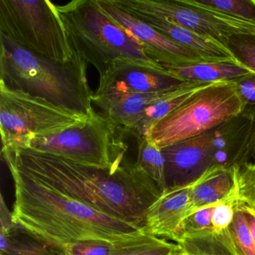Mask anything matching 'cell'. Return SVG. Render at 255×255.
I'll return each instance as SVG.
<instances>
[{
    "label": "cell",
    "mask_w": 255,
    "mask_h": 255,
    "mask_svg": "<svg viewBox=\"0 0 255 255\" xmlns=\"http://www.w3.org/2000/svg\"><path fill=\"white\" fill-rule=\"evenodd\" d=\"M192 183L163 189L146 211L144 225L146 234L175 241L183 220L192 213L190 207Z\"/></svg>",
    "instance_id": "4fadbf2b"
},
{
    "label": "cell",
    "mask_w": 255,
    "mask_h": 255,
    "mask_svg": "<svg viewBox=\"0 0 255 255\" xmlns=\"http://www.w3.org/2000/svg\"><path fill=\"white\" fill-rule=\"evenodd\" d=\"M0 255H65L62 249L50 246L14 223L0 231Z\"/></svg>",
    "instance_id": "ffe728a7"
},
{
    "label": "cell",
    "mask_w": 255,
    "mask_h": 255,
    "mask_svg": "<svg viewBox=\"0 0 255 255\" xmlns=\"http://www.w3.org/2000/svg\"><path fill=\"white\" fill-rule=\"evenodd\" d=\"M243 213H244L245 218H246L248 226H249V230H250L251 234H252L255 245V216L249 213V212L243 211Z\"/></svg>",
    "instance_id": "836d02e7"
},
{
    "label": "cell",
    "mask_w": 255,
    "mask_h": 255,
    "mask_svg": "<svg viewBox=\"0 0 255 255\" xmlns=\"http://www.w3.org/2000/svg\"><path fill=\"white\" fill-rule=\"evenodd\" d=\"M235 182V206L255 216V163L241 162L231 167Z\"/></svg>",
    "instance_id": "603a6c76"
},
{
    "label": "cell",
    "mask_w": 255,
    "mask_h": 255,
    "mask_svg": "<svg viewBox=\"0 0 255 255\" xmlns=\"http://www.w3.org/2000/svg\"><path fill=\"white\" fill-rule=\"evenodd\" d=\"M235 195L232 168L213 166L193 180L190 194L192 213Z\"/></svg>",
    "instance_id": "e0dca14e"
},
{
    "label": "cell",
    "mask_w": 255,
    "mask_h": 255,
    "mask_svg": "<svg viewBox=\"0 0 255 255\" xmlns=\"http://www.w3.org/2000/svg\"><path fill=\"white\" fill-rule=\"evenodd\" d=\"M211 138L210 130L161 148L165 158V189L190 183L213 166Z\"/></svg>",
    "instance_id": "8fae6325"
},
{
    "label": "cell",
    "mask_w": 255,
    "mask_h": 255,
    "mask_svg": "<svg viewBox=\"0 0 255 255\" xmlns=\"http://www.w3.org/2000/svg\"><path fill=\"white\" fill-rule=\"evenodd\" d=\"M89 118L0 85L2 148L25 150L35 137L56 133L84 123Z\"/></svg>",
    "instance_id": "ba28073f"
},
{
    "label": "cell",
    "mask_w": 255,
    "mask_h": 255,
    "mask_svg": "<svg viewBox=\"0 0 255 255\" xmlns=\"http://www.w3.org/2000/svg\"><path fill=\"white\" fill-rule=\"evenodd\" d=\"M120 132L123 133L110 119L95 111L84 123L35 137L27 149L90 166L116 168L123 163L128 150Z\"/></svg>",
    "instance_id": "52a82bcc"
},
{
    "label": "cell",
    "mask_w": 255,
    "mask_h": 255,
    "mask_svg": "<svg viewBox=\"0 0 255 255\" xmlns=\"http://www.w3.org/2000/svg\"><path fill=\"white\" fill-rule=\"evenodd\" d=\"M135 164L163 191L165 189V158L161 148L147 137L138 141V156Z\"/></svg>",
    "instance_id": "d4e9b609"
},
{
    "label": "cell",
    "mask_w": 255,
    "mask_h": 255,
    "mask_svg": "<svg viewBox=\"0 0 255 255\" xmlns=\"http://www.w3.org/2000/svg\"><path fill=\"white\" fill-rule=\"evenodd\" d=\"M178 254H179V253H178ZM178 254H177V255H178Z\"/></svg>",
    "instance_id": "d590c367"
},
{
    "label": "cell",
    "mask_w": 255,
    "mask_h": 255,
    "mask_svg": "<svg viewBox=\"0 0 255 255\" xmlns=\"http://www.w3.org/2000/svg\"><path fill=\"white\" fill-rule=\"evenodd\" d=\"M176 89L151 93L93 95L92 103L99 107L103 116L110 119L123 133H127L151 104L168 96Z\"/></svg>",
    "instance_id": "9a60e30c"
},
{
    "label": "cell",
    "mask_w": 255,
    "mask_h": 255,
    "mask_svg": "<svg viewBox=\"0 0 255 255\" xmlns=\"http://www.w3.org/2000/svg\"><path fill=\"white\" fill-rule=\"evenodd\" d=\"M7 166L15 192L13 221L50 246L62 250L80 243L113 246L144 233Z\"/></svg>",
    "instance_id": "7a4b0ae2"
},
{
    "label": "cell",
    "mask_w": 255,
    "mask_h": 255,
    "mask_svg": "<svg viewBox=\"0 0 255 255\" xmlns=\"http://www.w3.org/2000/svg\"><path fill=\"white\" fill-rule=\"evenodd\" d=\"M129 13L162 17L206 38L221 41L233 34H255V23L183 3L181 0H112Z\"/></svg>",
    "instance_id": "9c48e42d"
},
{
    "label": "cell",
    "mask_w": 255,
    "mask_h": 255,
    "mask_svg": "<svg viewBox=\"0 0 255 255\" xmlns=\"http://www.w3.org/2000/svg\"><path fill=\"white\" fill-rule=\"evenodd\" d=\"M228 230L237 255H255V243L244 213L236 207L235 204L234 219Z\"/></svg>",
    "instance_id": "4316f807"
},
{
    "label": "cell",
    "mask_w": 255,
    "mask_h": 255,
    "mask_svg": "<svg viewBox=\"0 0 255 255\" xmlns=\"http://www.w3.org/2000/svg\"><path fill=\"white\" fill-rule=\"evenodd\" d=\"M183 83L167 72L118 62L100 76L99 86L94 95L151 93L176 89Z\"/></svg>",
    "instance_id": "7c38bea8"
},
{
    "label": "cell",
    "mask_w": 255,
    "mask_h": 255,
    "mask_svg": "<svg viewBox=\"0 0 255 255\" xmlns=\"http://www.w3.org/2000/svg\"><path fill=\"white\" fill-rule=\"evenodd\" d=\"M163 67L167 74L183 83L233 81L252 74L239 64L231 62H206Z\"/></svg>",
    "instance_id": "ac0fdd59"
},
{
    "label": "cell",
    "mask_w": 255,
    "mask_h": 255,
    "mask_svg": "<svg viewBox=\"0 0 255 255\" xmlns=\"http://www.w3.org/2000/svg\"><path fill=\"white\" fill-rule=\"evenodd\" d=\"M113 246L80 243L68 246L63 251L65 255H110Z\"/></svg>",
    "instance_id": "4dcf8cb0"
},
{
    "label": "cell",
    "mask_w": 255,
    "mask_h": 255,
    "mask_svg": "<svg viewBox=\"0 0 255 255\" xmlns=\"http://www.w3.org/2000/svg\"><path fill=\"white\" fill-rule=\"evenodd\" d=\"M196 8L221 13L237 20L255 23V0H181Z\"/></svg>",
    "instance_id": "cb8c5ba5"
},
{
    "label": "cell",
    "mask_w": 255,
    "mask_h": 255,
    "mask_svg": "<svg viewBox=\"0 0 255 255\" xmlns=\"http://www.w3.org/2000/svg\"><path fill=\"white\" fill-rule=\"evenodd\" d=\"M177 244L186 255H237L228 228L186 236Z\"/></svg>",
    "instance_id": "44dd1931"
},
{
    "label": "cell",
    "mask_w": 255,
    "mask_h": 255,
    "mask_svg": "<svg viewBox=\"0 0 255 255\" xmlns=\"http://www.w3.org/2000/svg\"><path fill=\"white\" fill-rule=\"evenodd\" d=\"M247 162L255 163V120L254 122L253 129L249 141L247 152Z\"/></svg>",
    "instance_id": "d6a6232c"
},
{
    "label": "cell",
    "mask_w": 255,
    "mask_h": 255,
    "mask_svg": "<svg viewBox=\"0 0 255 255\" xmlns=\"http://www.w3.org/2000/svg\"><path fill=\"white\" fill-rule=\"evenodd\" d=\"M255 121L240 114L212 129L213 166L231 168L247 162V152Z\"/></svg>",
    "instance_id": "5bb4252c"
},
{
    "label": "cell",
    "mask_w": 255,
    "mask_h": 255,
    "mask_svg": "<svg viewBox=\"0 0 255 255\" xmlns=\"http://www.w3.org/2000/svg\"><path fill=\"white\" fill-rule=\"evenodd\" d=\"M213 83H184L170 95L151 104L141 116L138 122L127 133L135 137L137 141L146 138L150 129L159 121L168 116L174 109L184 102L192 94Z\"/></svg>",
    "instance_id": "d6986e66"
},
{
    "label": "cell",
    "mask_w": 255,
    "mask_h": 255,
    "mask_svg": "<svg viewBox=\"0 0 255 255\" xmlns=\"http://www.w3.org/2000/svg\"><path fill=\"white\" fill-rule=\"evenodd\" d=\"M130 14L185 48L195 52L207 62L237 63L231 53L219 41L198 35L157 16L142 13Z\"/></svg>",
    "instance_id": "2e32d148"
},
{
    "label": "cell",
    "mask_w": 255,
    "mask_h": 255,
    "mask_svg": "<svg viewBox=\"0 0 255 255\" xmlns=\"http://www.w3.org/2000/svg\"><path fill=\"white\" fill-rule=\"evenodd\" d=\"M87 65L77 51L71 62L59 63L0 33V85L90 117L95 110Z\"/></svg>",
    "instance_id": "3957f363"
},
{
    "label": "cell",
    "mask_w": 255,
    "mask_h": 255,
    "mask_svg": "<svg viewBox=\"0 0 255 255\" xmlns=\"http://www.w3.org/2000/svg\"><path fill=\"white\" fill-rule=\"evenodd\" d=\"M180 252L178 245L144 232L114 245L110 255H175Z\"/></svg>",
    "instance_id": "7402d4cb"
},
{
    "label": "cell",
    "mask_w": 255,
    "mask_h": 255,
    "mask_svg": "<svg viewBox=\"0 0 255 255\" xmlns=\"http://www.w3.org/2000/svg\"><path fill=\"white\" fill-rule=\"evenodd\" d=\"M237 64L255 74V34H233L221 41Z\"/></svg>",
    "instance_id": "484cf974"
},
{
    "label": "cell",
    "mask_w": 255,
    "mask_h": 255,
    "mask_svg": "<svg viewBox=\"0 0 255 255\" xmlns=\"http://www.w3.org/2000/svg\"><path fill=\"white\" fill-rule=\"evenodd\" d=\"M243 111L234 82H217L192 94L155 125L147 137L163 148L209 132Z\"/></svg>",
    "instance_id": "8992f818"
},
{
    "label": "cell",
    "mask_w": 255,
    "mask_h": 255,
    "mask_svg": "<svg viewBox=\"0 0 255 255\" xmlns=\"http://www.w3.org/2000/svg\"><path fill=\"white\" fill-rule=\"evenodd\" d=\"M243 104L242 114L255 120V74H250L233 80Z\"/></svg>",
    "instance_id": "f1b7e54d"
},
{
    "label": "cell",
    "mask_w": 255,
    "mask_h": 255,
    "mask_svg": "<svg viewBox=\"0 0 255 255\" xmlns=\"http://www.w3.org/2000/svg\"><path fill=\"white\" fill-rule=\"evenodd\" d=\"M216 204L197 210L187 216L180 226V231L174 241L176 244L186 236L214 230L212 224V218Z\"/></svg>",
    "instance_id": "83f0119b"
},
{
    "label": "cell",
    "mask_w": 255,
    "mask_h": 255,
    "mask_svg": "<svg viewBox=\"0 0 255 255\" xmlns=\"http://www.w3.org/2000/svg\"><path fill=\"white\" fill-rule=\"evenodd\" d=\"M95 2L112 20L139 41L150 59L162 66L207 62L195 52L185 48L138 17L116 6L112 0H95Z\"/></svg>",
    "instance_id": "30bf717a"
},
{
    "label": "cell",
    "mask_w": 255,
    "mask_h": 255,
    "mask_svg": "<svg viewBox=\"0 0 255 255\" xmlns=\"http://www.w3.org/2000/svg\"><path fill=\"white\" fill-rule=\"evenodd\" d=\"M71 45L100 76L113 64H129L166 72L150 59L139 41L112 20L95 0H74L56 5Z\"/></svg>",
    "instance_id": "277c9868"
},
{
    "label": "cell",
    "mask_w": 255,
    "mask_h": 255,
    "mask_svg": "<svg viewBox=\"0 0 255 255\" xmlns=\"http://www.w3.org/2000/svg\"><path fill=\"white\" fill-rule=\"evenodd\" d=\"M236 196L218 203L213 210L212 224L215 231H222L228 228L234 216Z\"/></svg>",
    "instance_id": "f546056e"
},
{
    "label": "cell",
    "mask_w": 255,
    "mask_h": 255,
    "mask_svg": "<svg viewBox=\"0 0 255 255\" xmlns=\"http://www.w3.org/2000/svg\"><path fill=\"white\" fill-rule=\"evenodd\" d=\"M0 223L1 228L0 231H6L13 226L14 222L13 221L12 213L10 212L4 201L3 196L1 195V204H0Z\"/></svg>",
    "instance_id": "1f68e13d"
},
{
    "label": "cell",
    "mask_w": 255,
    "mask_h": 255,
    "mask_svg": "<svg viewBox=\"0 0 255 255\" xmlns=\"http://www.w3.org/2000/svg\"><path fill=\"white\" fill-rule=\"evenodd\" d=\"M6 165H14L46 186L104 214L144 230L148 207L162 190L135 162L102 168L30 149H2Z\"/></svg>",
    "instance_id": "6da1fadb"
},
{
    "label": "cell",
    "mask_w": 255,
    "mask_h": 255,
    "mask_svg": "<svg viewBox=\"0 0 255 255\" xmlns=\"http://www.w3.org/2000/svg\"><path fill=\"white\" fill-rule=\"evenodd\" d=\"M0 33L59 63L76 53L56 5L48 0H0Z\"/></svg>",
    "instance_id": "5b68a950"
},
{
    "label": "cell",
    "mask_w": 255,
    "mask_h": 255,
    "mask_svg": "<svg viewBox=\"0 0 255 255\" xmlns=\"http://www.w3.org/2000/svg\"><path fill=\"white\" fill-rule=\"evenodd\" d=\"M177 255H185V254H183V252H180V253L178 254Z\"/></svg>",
    "instance_id": "e575fe53"
}]
</instances>
